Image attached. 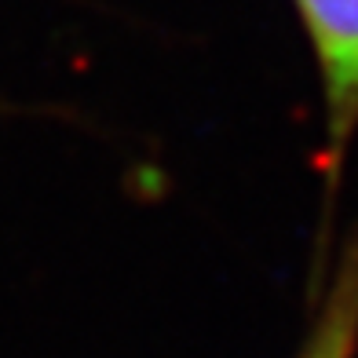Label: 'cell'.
Segmentation results:
<instances>
[{
    "mask_svg": "<svg viewBox=\"0 0 358 358\" xmlns=\"http://www.w3.org/2000/svg\"><path fill=\"white\" fill-rule=\"evenodd\" d=\"M296 11L322 70L329 161H340L358 132V0H296Z\"/></svg>",
    "mask_w": 358,
    "mask_h": 358,
    "instance_id": "1",
    "label": "cell"
},
{
    "mask_svg": "<svg viewBox=\"0 0 358 358\" xmlns=\"http://www.w3.org/2000/svg\"><path fill=\"white\" fill-rule=\"evenodd\" d=\"M358 351V241L333 271L325 303L296 358H355Z\"/></svg>",
    "mask_w": 358,
    "mask_h": 358,
    "instance_id": "2",
    "label": "cell"
}]
</instances>
